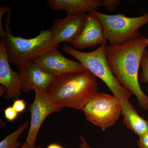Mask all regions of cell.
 Segmentation results:
<instances>
[{"label": "cell", "mask_w": 148, "mask_h": 148, "mask_svg": "<svg viewBox=\"0 0 148 148\" xmlns=\"http://www.w3.org/2000/svg\"><path fill=\"white\" fill-rule=\"evenodd\" d=\"M148 38L138 37L128 42L105 47L106 58L111 71L119 82L136 96L139 106L148 110V97L141 89L138 73Z\"/></svg>", "instance_id": "1"}, {"label": "cell", "mask_w": 148, "mask_h": 148, "mask_svg": "<svg viewBox=\"0 0 148 148\" xmlns=\"http://www.w3.org/2000/svg\"><path fill=\"white\" fill-rule=\"evenodd\" d=\"M98 92L97 77L85 69L56 77L46 93L58 108L67 107L82 111Z\"/></svg>", "instance_id": "2"}, {"label": "cell", "mask_w": 148, "mask_h": 148, "mask_svg": "<svg viewBox=\"0 0 148 148\" xmlns=\"http://www.w3.org/2000/svg\"><path fill=\"white\" fill-rule=\"evenodd\" d=\"M12 10L6 18L4 39L9 62L16 67L34 63L43 53L52 47H50L51 32L42 30L39 34L32 38L15 37L12 32L10 23Z\"/></svg>", "instance_id": "3"}, {"label": "cell", "mask_w": 148, "mask_h": 148, "mask_svg": "<svg viewBox=\"0 0 148 148\" xmlns=\"http://www.w3.org/2000/svg\"><path fill=\"white\" fill-rule=\"evenodd\" d=\"M106 44L102 45L89 52L78 51L66 45H64L62 48L64 52L76 58L95 76L103 81L121 103L129 102L132 94L119 82L113 74L106 58Z\"/></svg>", "instance_id": "4"}, {"label": "cell", "mask_w": 148, "mask_h": 148, "mask_svg": "<svg viewBox=\"0 0 148 148\" xmlns=\"http://www.w3.org/2000/svg\"><path fill=\"white\" fill-rule=\"evenodd\" d=\"M94 13L103 25L104 34L110 45H121L141 36L139 30L148 23V13L142 16L130 17L121 14L109 15L99 12Z\"/></svg>", "instance_id": "5"}, {"label": "cell", "mask_w": 148, "mask_h": 148, "mask_svg": "<svg viewBox=\"0 0 148 148\" xmlns=\"http://www.w3.org/2000/svg\"><path fill=\"white\" fill-rule=\"evenodd\" d=\"M82 111L87 121L105 131L119 119L122 113L121 102L114 95L98 92Z\"/></svg>", "instance_id": "6"}, {"label": "cell", "mask_w": 148, "mask_h": 148, "mask_svg": "<svg viewBox=\"0 0 148 148\" xmlns=\"http://www.w3.org/2000/svg\"><path fill=\"white\" fill-rule=\"evenodd\" d=\"M86 15L84 13L67 14L65 18L54 19L50 29V47H58L62 42L71 43L82 32Z\"/></svg>", "instance_id": "7"}, {"label": "cell", "mask_w": 148, "mask_h": 148, "mask_svg": "<svg viewBox=\"0 0 148 148\" xmlns=\"http://www.w3.org/2000/svg\"><path fill=\"white\" fill-rule=\"evenodd\" d=\"M34 101L30 105L31 114L30 128L26 141L32 148L35 147L38 133L43 122L51 114L62 110L48 97L46 92L36 90Z\"/></svg>", "instance_id": "8"}, {"label": "cell", "mask_w": 148, "mask_h": 148, "mask_svg": "<svg viewBox=\"0 0 148 148\" xmlns=\"http://www.w3.org/2000/svg\"><path fill=\"white\" fill-rule=\"evenodd\" d=\"M58 47H54L43 53L35 64L55 77L69 72L87 69L81 63L66 58L60 53Z\"/></svg>", "instance_id": "9"}, {"label": "cell", "mask_w": 148, "mask_h": 148, "mask_svg": "<svg viewBox=\"0 0 148 148\" xmlns=\"http://www.w3.org/2000/svg\"><path fill=\"white\" fill-rule=\"evenodd\" d=\"M21 78V90L47 92L56 77L49 73L35 64L32 63L17 67Z\"/></svg>", "instance_id": "10"}, {"label": "cell", "mask_w": 148, "mask_h": 148, "mask_svg": "<svg viewBox=\"0 0 148 148\" xmlns=\"http://www.w3.org/2000/svg\"><path fill=\"white\" fill-rule=\"evenodd\" d=\"M107 42L103 25L93 11L86 14L82 32L71 44L75 49H84L106 44Z\"/></svg>", "instance_id": "11"}, {"label": "cell", "mask_w": 148, "mask_h": 148, "mask_svg": "<svg viewBox=\"0 0 148 148\" xmlns=\"http://www.w3.org/2000/svg\"><path fill=\"white\" fill-rule=\"evenodd\" d=\"M6 51L4 39L0 40V84L6 88L4 98L16 100L21 95V81L19 74L11 68Z\"/></svg>", "instance_id": "12"}, {"label": "cell", "mask_w": 148, "mask_h": 148, "mask_svg": "<svg viewBox=\"0 0 148 148\" xmlns=\"http://www.w3.org/2000/svg\"><path fill=\"white\" fill-rule=\"evenodd\" d=\"M47 3L51 9L65 10L67 14L86 13L103 7L102 0H47Z\"/></svg>", "instance_id": "13"}, {"label": "cell", "mask_w": 148, "mask_h": 148, "mask_svg": "<svg viewBox=\"0 0 148 148\" xmlns=\"http://www.w3.org/2000/svg\"><path fill=\"white\" fill-rule=\"evenodd\" d=\"M123 122L126 127L138 136L148 132V121L140 116L129 103H121Z\"/></svg>", "instance_id": "14"}, {"label": "cell", "mask_w": 148, "mask_h": 148, "mask_svg": "<svg viewBox=\"0 0 148 148\" xmlns=\"http://www.w3.org/2000/svg\"><path fill=\"white\" fill-rule=\"evenodd\" d=\"M29 122L26 121L20 125L14 132L5 137L0 143V148H17L21 147V143L17 141L20 135L29 126Z\"/></svg>", "instance_id": "15"}, {"label": "cell", "mask_w": 148, "mask_h": 148, "mask_svg": "<svg viewBox=\"0 0 148 148\" xmlns=\"http://www.w3.org/2000/svg\"><path fill=\"white\" fill-rule=\"evenodd\" d=\"M140 66L142 69L140 75V81L143 83L148 84V52L146 50L143 53Z\"/></svg>", "instance_id": "16"}, {"label": "cell", "mask_w": 148, "mask_h": 148, "mask_svg": "<svg viewBox=\"0 0 148 148\" xmlns=\"http://www.w3.org/2000/svg\"><path fill=\"white\" fill-rule=\"evenodd\" d=\"M103 7L106 10L113 12L121 3L120 0H102Z\"/></svg>", "instance_id": "17"}, {"label": "cell", "mask_w": 148, "mask_h": 148, "mask_svg": "<svg viewBox=\"0 0 148 148\" xmlns=\"http://www.w3.org/2000/svg\"><path fill=\"white\" fill-rule=\"evenodd\" d=\"M12 9L10 8L8 6L5 5L4 6H0V36L1 38H4L5 37L6 32L5 29L4 28L2 22V19L3 14L5 12H9Z\"/></svg>", "instance_id": "18"}, {"label": "cell", "mask_w": 148, "mask_h": 148, "mask_svg": "<svg viewBox=\"0 0 148 148\" xmlns=\"http://www.w3.org/2000/svg\"><path fill=\"white\" fill-rule=\"evenodd\" d=\"M5 116L7 119L12 121L16 118L18 113L12 107H8L4 110Z\"/></svg>", "instance_id": "19"}, {"label": "cell", "mask_w": 148, "mask_h": 148, "mask_svg": "<svg viewBox=\"0 0 148 148\" xmlns=\"http://www.w3.org/2000/svg\"><path fill=\"white\" fill-rule=\"evenodd\" d=\"M12 108L18 113H21L26 109V104L24 100L17 99L14 100Z\"/></svg>", "instance_id": "20"}, {"label": "cell", "mask_w": 148, "mask_h": 148, "mask_svg": "<svg viewBox=\"0 0 148 148\" xmlns=\"http://www.w3.org/2000/svg\"><path fill=\"white\" fill-rule=\"evenodd\" d=\"M139 137L137 142L139 148H148V132Z\"/></svg>", "instance_id": "21"}, {"label": "cell", "mask_w": 148, "mask_h": 148, "mask_svg": "<svg viewBox=\"0 0 148 148\" xmlns=\"http://www.w3.org/2000/svg\"><path fill=\"white\" fill-rule=\"evenodd\" d=\"M80 139L81 141V143L80 144L78 148H91L86 142V140L84 136H80Z\"/></svg>", "instance_id": "22"}, {"label": "cell", "mask_w": 148, "mask_h": 148, "mask_svg": "<svg viewBox=\"0 0 148 148\" xmlns=\"http://www.w3.org/2000/svg\"><path fill=\"white\" fill-rule=\"evenodd\" d=\"M6 91V88L4 86L1 84V86H0V94H1V96L4 93H5Z\"/></svg>", "instance_id": "23"}, {"label": "cell", "mask_w": 148, "mask_h": 148, "mask_svg": "<svg viewBox=\"0 0 148 148\" xmlns=\"http://www.w3.org/2000/svg\"><path fill=\"white\" fill-rule=\"evenodd\" d=\"M47 148H63L61 146L56 144H51Z\"/></svg>", "instance_id": "24"}, {"label": "cell", "mask_w": 148, "mask_h": 148, "mask_svg": "<svg viewBox=\"0 0 148 148\" xmlns=\"http://www.w3.org/2000/svg\"><path fill=\"white\" fill-rule=\"evenodd\" d=\"M20 148H32L29 145L28 143H27V141H25V143L23 144V145L21 146Z\"/></svg>", "instance_id": "25"}, {"label": "cell", "mask_w": 148, "mask_h": 148, "mask_svg": "<svg viewBox=\"0 0 148 148\" xmlns=\"http://www.w3.org/2000/svg\"><path fill=\"white\" fill-rule=\"evenodd\" d=\"M34 148H42L40 146H37L36 147H35Z\"/></svg>", "instance_id": "26"}, {"label": "cell", "mask_w": 148, "mask_h": 148, "mask_svg": "<svg viewBox=\"0 0 148 148\" xmlns=\"http://www.w3.org/2000/svg\"></svg>", "instance_id": "27"}, {"label": "cell", "mask_w": 148, "mask_h": 148, "mask_svg": "<svg viewBox=\"0 0 148 148\" xmlns=\"http://www.w3.org/2000/svg\"></svg>", "instance_id": "28"}]
</instances>
